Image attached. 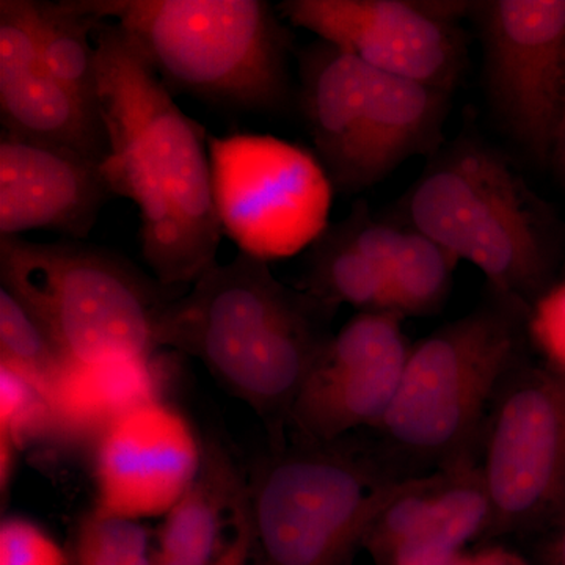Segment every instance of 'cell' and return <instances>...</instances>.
<instances>
[{
  "label": "cell",
  "instance_id": "obj_1",
  "mask_svg": "<svg viewBox=\"0 0 565 565\" xmlns=\"http://www.w3.org/2000/svg\"><path fill=\"white\" fill-rule=\"evenodd\" d=\"M93 43L107 137L104 180L111 196L139 210L141 256L156 280L173 289L192 286L218 263L223 234L210 136L115 22L99 21Z\"/></svg>",
  "mask_w": 565,
  "mask_h": 565
},
{
  "label": "cell",
  "instance_id": "obj_2",
  "mask_svg": "<svg viewBox=\"0 0 565 565\" xmlns=\"http://www.w3.org/2000/svg\"><path fill=\"white\" fill-rule=\"evenodd\" d=\"M334 313L310 292L282 285L269 264L237 253L170 300L156 343L200 360L263 419L273 446L288 438L294 401L333 337Z\"/></svg>",
  "mask_w": 565,
  "mask_h": 565
},
{
  "label": "cell",
  "instance_id": "obj_3",
  "mask_svg": "<svg viewBox=\"0 0 565 565\" xmlns=\"http://www.w3.org/2000/svg\"><path fill=\"white\" fill-rule=\"evenodd\" d=\"M530 308L498 296L412 345L370 455L393 481L479 459L498 393L525 362Z\"/></svg>",
  "mask_w": 565,
  "mask_h": 565
},
{
  "label": "cell",
  "instance_id": "obj_4",
  "mask_svg": "<svg viewBox=\"0 0 565 565\" xmlns=\"http://www.w3.org/2000/svg\"><path fill=\"white\" fill-rule=\"evenodd\" d=\"M115 20L170 92L241 110L288 95V33L263 0H77Z\"/></svg>",
  "mask_w": 565,
  "mask_h": 565
},
{
  "label": "cell",
  "instance_id": "obj_5",
  "mask_svg": "<svg viewBox=\"0 0 565 565\" xmlns=\"http://www.w3.org/2000/svg\"><path fill=\"white\" fill-rule=\"evenodd\" d=\"M407 225L475 264L498 296L533 308L553 288L548 217L500 152L462 140L405 196Z\"/></svg>",
  "mask_w": 565,
  "mask_h": 565
},
{
  "label": "cell",
  "instance_id": "obj_6",
  "mask_svg": "<svg viewBox=\"0 0 565 565\" xmlns=\"http://www.w3.org/2000/svg\"><path fill=\"white\" fill-rule=\"evenodd\" d=\"M0 278L76 364L156 355L159 318L177 297L125 256L76 239L0 237Z\"/></svg>",
  "mask_w": 565,
  "mask_h": 565
},
{
  "label": "cell",
  "instance_id": "obj_7",
  "mask_svg": "<svg viewBox=\"0 0 565 565\" xmlns=\"http://www.w3.org/2000/svg\"><path fill=\"white\" fill-rule=\"evenodd\" d=\"M401 482L355 435L270 446L248 481L259 565H352Z\"/></svg>",
  "mask_w": 565,
  "mask_h": 565
},
{
  "label": "cell",
  "instance_id": "obj_8",
  "mask_svg": "<svg viewBox=\"0 0 565 565\" xmlns=\"http://www.w3.org/2000/svg\"><path fill=\"white\" fill-rule=\"evenodd\" d=\"M484 541L545 535L565 520V375L525 360L494 399L479 455Z\"/></svg>",
  "mask_w": 565,
  "mask_h": 565
},
{
  "label": "cell",
  "instance_id": "obj_9",
  "mask_svg": "<svg viewBox=\"0 0 565 565\" xmlns=\"http://www.w3.org/2000/svg\"><path fill=\"white\" fill-rule=\"evenodd\" d=\"M222 233L269 264L326 232L332 184L311 152L262 134L207 137Z\"/></svg>",
  "mask_w": 565,
  "mask_h": 565
},
{
  "label": "cell",
  "instance_id": "obj_10",
  "mask_svg": "<svg viewBox=\"0 0 565 565\" xmlns=\"http://www.w3.org/2000/svg\"><path fill=\"white\" fill-rule=\"evenodd\" d=\"M473 7L494 109L525 150L548 158L565 122V0H490Z\"/></svg>",
  "mask_w": 565,
  "mask_h": 565
},
{
  "label": "cell",
  "instance_id": "obj_11",
  "mask_svg": "<svg viewBox=\"0 0 565 565\" xmlns=\"http://www.w3.org/2000/svg\"><path fill=\"white\" fill-rule=\"evenodd\" d=\"M470 7L415 0H286L277 10L370 68L451 93L465 62L456 21Z\"/></svg>",
  "mask_w": 565,
  "mask_h": 565
},
{
  "label": "cell",
  "instance_id": "obj_12",
  "mask_svg": "<svg viewBox=\"0 0 565 565\" xmlns=\"http://www.w3.org/2000/svg\"><path fill=\"white\" fill-rule=\"evenodd\" d=\"M403 321L394 311H360L330 338L294 401L288 437L330 444L379 426L411 355Z\"/></svg>",
  "mask_w": 565,
  "mask_h": 565
},
{
  "label": "cell",
  "instance_id": "obj_13",
  "mask_svg": "<svg viewBox=\"0 0 565 565\" xmlns=\"http://www.w3.org/2000/svg\"><path fill=\"white\" fill-rule=\"evenodd\" d=\"M203 441L161 397L122 412L93 449V511L118 519L166 516L202 467Z\"/></svg>",
  "mask_w": 565,
  "mask_h": 565
},
{
  "label": "cell",
  "instance_id": "obj_14",
  "mask_svg": "<svg viewBox=\"0 0 565 565\" xmlns=\"http://www.w3.org/2000/svg\"><path fill=\"white\" fill-rule=\"evenodd\" d=\"M111 196L102 163L68 148L0 136V237L51 230L82 241Z\"/></svg>",
  "mask_w": 565,
  "mask_h": 565
},
{
  "label": "cell",
  "instance_id": "obj_15",
  "mask_svg": "<svg viewBox=\"0 0 565 565\" xmlns=\"http://www.w3.org/2000/svg\"><path fill=\"white\" fill-rule=\"evenodd\" d=\"M300 103L316 154L334 191H363L362 158L371 68L319 40L300 54Z\"/></svg>",
  "mask_w": 565,
  "mask_h": 565
},
{
  "label": "cell",
  "instance_id": "obj_16",
  "mask_svg": "<svg viewBox=\"0 0 565 565\" xmlns=\"http://www.w3.org/2000/svg\"><path fill=\"white\" fill-rule=\"evenodd\" d=\"M451 93L371 68L362 184H377L405 159L427 154L441 137Z\"/></svg>",
  "mask_w": 565,
  "mask_h": 565
},
{
  "label": "cell",
  "instance_id": "obj_17",
  "mask_svg": "<svg viewBox=\"0 0 565 565\" xmlns=\"http://www.w3.org/2000/svg\"><path fill=\"white\" fill-rule=\"evenodd\" d=\"M247 487L223 445L203 441L202 467L188 492L163 516L151 565H212Z\"/></svg>",
  "mask_w": 565,
  "mask_h": 565
},
{
  "label": "cell",
  "instance_id": "obj_18",
  "mask_svg": "<svg viewBox=\"0 0 565 565\" xmlns=\"http://www.w3.org/2000/svg\"><path fill=\"white\" fill-rule=\"evenodd\" d=\"M3 131L68 148L102 163L107 137L102 114L47 74L41 62L0 73Z\"/></svg>",
  "mask_w": 565,
  "mask_h": 565
},
{
  "label": "cell",
  "instance_id": "obj_19",
  "mask_svg": "<svg viewBox=\"0 0 565 565\" xmlns=\"http://www.w3.org/2000/svg\"><path fill=\"white\" fill-rule=\"evenodd\" d=\"M158 356L70 363L57 384L46 393L51 427L63 434L92 435L96 440L107 424L129 408L159 396Z\"/></svg>",
  "mask_w": 565,
  "mask_h": 565
},
{
  "label": "cell",
  "instance_id": "obj_20",
  "mask_svg": "<svg viewBox=\"0 0 565 565\" xmlns=\"http://www.w3.org/2000/svg\"><path fill=\"white\" fill-rule=\"evenodd\" d=\"M433 508L384 565H449L465 545L484 541L490 501L479 459L441 470Z\"/></svg>",
  "mask_w": 565,
  "mask_h": 565
},
{
  "label": "cell",
  "instance_id": "obj_21",
  "mask_svg": "<svg viewBox=\"0 0 565 565\" xmlns=\"http://www.w3.org/2000/svg\"><path fill=\"white\" fill-rule=\"evenodd\" d=\"M40 62L50 76L61 82L88 106H98V71L93 31L98 20L77 6V0H33Z\"/></svg>",
  "mask_w": 565,
  "mask_h": 565
},
{
  "label": "cell",
  "instance_id": "obj_22",
  "mask_svg": "<svg viewBox=\"0 0 565 565\" xmlns=\"http://www.w3.org/2000/svg\"><path fill=\"white\" fill-rule=\"evenodd\" d=\"M303 291L333 308L348 303L360 311H392L385 274L334 225L313 243Z\"/></svg>",
  "mask_w": 565,
  "mask_h": 565
},
{
  "label": "cell",
  "instance_id": "obj_23",
  "mask_svg": "<svg viewBox=\"0 0 565 565\" xmlns=\"http://www.w3.org/2000/svg\"><path fill=\"white\" fill-rule=\"evenodd\" d=\"M457 259L440 244L405 223L399 252L390 267V308L394 313L427 316L444 307Z\"/></svg>",
  "mask_w": 565,
  "mask_h": 565
},
{
  "label": "cell",
  "instance_id": "obj_24",
  "mask_svg": "<svg viewBox=\"0 0 565 565\" xmlns=\"http://www.w3.org/2000/svg\"><path fill=\"white\" fill-rule=\"evenodd\" d=\"M0 364L44 393L57 384L70 364L39 319L3 286L0 288Z\"/></svg>",
  "mask_w": 565,
  "mask_h": 565
},
{
  "label": "cell",
  "instance_id": "obj_25",
  "mask_svg": "<svg viewBox=\"0 0 565 565\" xmlns=\"http://www.w3.org/2000/svg\"><path fill=\"white\" fill-rule=\"evenodd\" d=\"M66 556L70 565H151L150 531L137 520L92 511L74 531Z\"/></svg>",
  "mask_w": 565,
  "mask_h": 565
},
{
  "label": "cell",
  "instance_id": "obj_26",
  "mask_svg": "<svg viewBox=\"0 0 565 565\" xmlns=\"http://www.w3.org/2000/svg\"><path fill=\"white\" fill-rule=\"evenodd\" d=\"M0 565H70L68 556L35 523L10 516L0 525Z\"/></svg>",
  "mask_w": 565,
  "mask_h": 565
},
{
  "label": "cell",
  "instance_id": "obj_27",
  "mask_svg": "<svg viewBox=\"0 0 565 565\" xmlns=\"http://www.w3.org/2000/svg\"><path fill=\"white\" fill-rule=\"evenodd\" d=\"M527 332L550 360V370L565 375V281L533 305Z\"/></svg>",
  "mask_w": 565,
  "mask_h": 565
},
{
  "label": "cell",
  "instance_id": "obj_28",
  "mask_svg": "<svg viewBox=\"0 0 565 565\" xmlns=\"http://www.w3.org/2000/svg\"><path fill=\"white\" fill-rule=\"evenodd\" d=\"M212 565H259L250 508H248V487L243 503L234 514L233 525L230 527V534L226 535L225 544Z\"/></svg>",
  "mask_w": 565,
  "mask_h": 565
},
{
  "label": "cell",
  "instance_id": "obj_29",
  "mask_svg": "<svg viewBox=\"0 0 565 565\" xmlns=\"http://www.w3.org/2000/svg\"><path fill=\"white\" fill-rule=\"evenodd\" d=\"M539 565H565V520L545 534Z\"/></svg>",
  "mask_w": 565,
  "mask_h": 565
},
{
  "label": "cell",
  "instance_id": "obj_30",
  "mask_svg": "<svg viewBox=\"0 0 565 565\" xmlns=\"http://www.w3.org/2000/svg\"><path fill=\"white\" fill-rule=\"evenodd\" d=\"M468 565H530L522 556L515 552L504 548V546H486L479 550L475 555H470Z\"/></svg>",
  "mask_w": 565,
  "mask_h": 565
},
{
  "label": "cell",
  "instance_id": "obj_31",
  "mask_svg": "<svg viewBox=\"0 0 565 565\" xmlns=\"http://www.w3.org/2000/svg\"><path fill=\"white\" fill-rule=\"evenodd\" d=\"M555 154L557 158V162H559L561 173H563V181L565 188V122L563 126V131L559 134V139H557Z\"/></svg>",
  "mask_w": 565,
  "mask_h": 565
},
{
  "label": "cell",
  "instance_id": "obj_32",
  "mask_svg": "<svg viewBox=\"0 0 565 565\" xmlns=\"http://www.w3.org/2000/svg\"><path fill=\"white\" fill-rule=\"evenodd\" d=\"M468 559H470V555H465L463 553L462 556L457 557V559L452 561L449 565H468Z\"/></svg>",
  "mask_w": 565,
  "mask_h": 565
}]
</instances>
